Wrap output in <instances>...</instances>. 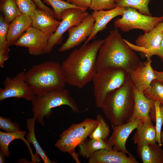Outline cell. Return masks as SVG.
Masks as SVG:
<instances>
[{
    "label": "cell",
    "instance_id": "5b68a950",
    "mask_svg": "<svg viewBox=\"0 0 163 163\" xmlns=\"http://www.w3.org/2000/svg\"><path fill=\"white\" fill-rule=\"evenodd\" d=\"M33 117L43 125L44 116L49 117L52 109L63 105L68 106L74 113H78L80 110L69 91L64 88L52 90L41 96L35 95L31 101Z\"/></svg>",
    "mask_w": 163,
    "mask_h": 163
},
{
    "label": "cell",
    "instance_id": "83f0119b",
    "mask_svg": "<svg viewBox=\"0 0 163 163\" xmlns=\"http://www.w3.org/2000/svg\"><path fill=\"white\" fill-rule=\"evenodd\" d=\"M150 0H114L117 6L130 7L135 9L141 13L152 16L148 7Z\"/></svg>",
    "mask_w": 163,
    "mask_h": 163
},
{
    "label": "cell",
    "instance_id": "44dd1931",
    "mask_svg": "<svg viewBox=\"0 0 163 163\" xmlns=\"http://www.w3.org/2000/svg\"><path fill=\"white\" fill-rule=\"evenodd\" d=\"M32 20L29 16L21 14L15 18L9 24L7 39L10 46L14 43L32 26Z\"/></svg>",
    "mask_w": 163,
    "mask_h": 163
},
{
    "label": "cell",
    "instance_id": "e0dca14e",
    "mask_svg": "<svg viewBox=\"0 0 163 163\" xmlns=\"http://www.w3.org/2000/svg\"><path fill=\"white\" fill-rule=\"evenodd\" d=\"M133 88L134 107L132 115L128 121L135 119L142 120H151L150 113L155 108V101L146 97L143 92L139 91L133 85Z\"/></svg>",
    "mask_w": 163,
    "mask_h": 163
},
{
    "label": "cell",
    "instance_id": "f1b7e54d",
    "mask_svg": "<svg viewBox=\"0 0 163 163\" xmlns=\"http://www.w3.org/2000/svg\"><path fill=\"white\" fill-rule=\"evenodd\" d=\"M96 120L98 124L93 132L89 136V138L95 139H107L110 133L108 124L103 117L97 114Z\"/></svg>",
    "mask_w": 163,
    "mask_h": 163
},
{
    "label": "cell",
    "instance_id": "f35d334b",
    "mask_svg": "<svg viewBox=\"0 0 163 163\" xmlns=\"http://www.w3.org/2000/svg\"><path fill=\"white\" fill-rule=\"evenodd\" d=\"M154 72L156 76V79L163 83V71H158L154 69Z\"/></svg>",
    "mask_w": 163,
    "mask_h": 163
},
{
    "label": "cell",
    "instance_id": "277c9868",
    "mask_svg": "<svg viewBox=\"0 0 163 163\" xmlns=\"http://www.w3.org/2000/svg\"><path fill=\"white\" fill-rule=\"evenodd\" d=\"M25 81L36 96L64 88L66 84L61 65L46 61L33 65L25 72Z\"/></svg>",
    "mask_w": 163,
    "mask_h": 163
},
{
    "label": "cell",
    "instance_id": "8fae6325",
    "mask_svg": "<svg viewBox=\"0 0 163 163\" xmlns=\"http://www.w3.org/2000/svg\"><path fill=\"white\" fill-rule=\"evenodd\" d=\"M95 21L91 14H89L80 23L67 30L69 37L58 49L60 52L69 50L79 46L86 41L93 30Z\"/></svg>",
    "mask_w": 163,
    "mask_h": 163
},
{
    "label": "cell",
    "instance_id": "7bdbcfd3",
    "mask_svg": "<svg viewBox=\"0 0 163 163\" xmlns=\"http://www.w3.org/2000/svg\"><path fill=\"white\" fill-rule=\"evenodd\" d=\"M161 143H163V130L161 131Z\"/></svg>",
    "mask_w": 163,
    "mask_h": 163
},
{
    "label": "cell",
    "instance_id": "ab89813d",
    "mask_svg": "<svg viewBox=\"0 0 163 163\" xmlns=\"http://www.w3.org/2000/svg\"><path fill=\"white\" fill-rule=\"evenodd\" d=\"M155 27L158 30L163 31V21L158 24Z\"/></svg>",
    "mask_w": 163,
    "mask_h": 163
},
{
    "label": "cell",
    "instance_id": "d6986e66",
    "mask_svg": "<svg viewBox=\"0 0 163 163\" xmlns=\"http://www.w3.org/2000/svg\"><path fill=\"white\" fill-rule=\"evenodd\" d=\"M32 27L49 36L56 30L61 21L56 20L43 10L37 8L31 17Z\"/></svg>",
    "mask_w": 163,
    "mask_h": 163
},
{
    "label": "cell",
    "instance_id": "836d02e7",
    "mask_svg": "<svg viewBox=\"0 0 163 163\" xmlns=\"http://www.w3.org/2000/svg\"><path fill=\"white\" fill-rule=\"evenodd\" d=\"M160 103L157 101L155 102V128L156 132V142L160 146L162 145L161 141V134L162 125V120L160 110Z\"/></svg>",
    "mask_w": 163,
    "mask_h": 163
},
{
    "label": "cell",
    "instance_id": "ffe728a7",
    "mask_svg": "<svg viewBox=\"0 0 163 163\" xmlns=\"http://www.w3.org/2000/svg\"><path fill=\"white\" fill-rule=\"evenodd\" d=\"M133 135V140L137 145L156 143V132L155 126L152 123L151 120H142Z\"/></svg>",
    "mask_w": 163,
    "mask_h": 163
},
{
    "label": "cell",
    "instance_id": "d6a6232c",
    "mask_svg": "<svg viewBox=\"0 0 163 163\" xmlns=\"http://www.w3.org/2000/svg\"><path fill=\"white\" fill-rule=\"evenodd\" d=\"M117 7L114 0H91L89 8L93 11L111 10Z\"/></svg>",
    "mask_w": 163,
    "mask_h": 163
},
{
    "label": "cell",
    "instance_id": "d4e9b609",
    "mask_svg": "<svg viewBox=\"0 0 163 163\" xmlns=\"http://www.w3.org/2000/svg\"><path fill=\"white\" fill-rule=\"evenodd\" d=\"M9 24L2 15H0V67L3 68L6 61L9 58L10 46L7 35Z\"/></svg>",
    "mask_w": 163,
    "mask_h": 163
},
{
    "label": "cell",
    "instance_id": "30bf717a",
    "mask_svg": "<svg viewBox=\"0 0 163 163\" xmlns=\"http://www.w3.org/2000/svg\"><path fill=\"white\" fill-rule=\"evenodd\" d=\"M24 70L18 72L13 78L6 77L3 82V88L0 89V101L11 98H23L32 101L35 95L25 81Z\"/></svg>",
    "mask_w": 163,
    "mask_h": 163
},
{
    "label": "cell",
    "instance_id": "cb8c5ba5",
    "mask_svg": "<svg viewBox=\"0 0 163 163\" xmlns=\"http://www.w3.org/2000/svg\"><path fill=\"white\" fill-rule=\"evenodd\" d=\"M79 155L88 159L95 152L101 149H113V145L109 139H86L78 146Z\"/></svg>",
    "mask_w": 163,
    "mask_h": 163
},
{
    "label": "cell",
    "instance_id": "ba28073f",
    "mask_svg": "<svg viewBox=\"0 0 163 163\" xmlns=\"http://www.w3.org/2000/svg\"><path fill=\"white\" fill-rule=\"evenodd\" d=\"M163 21V16L153 17L142 14L135 9L125 7L121 18H117L113 22L115 28L124 32L134 29L143 30L144 33L150 31L159 23Z\"/></svg>",
    "mask_w": 163,
    "mask_h": 163
},
{
    "label": "cell",
    "instance_id": "7c38bea8",
    "mask_svg": "<svg viewBox=\"0 0 163 163\" xmlns=\"http://www.w3.org/2000/svg\"><path fill=\"white\" fill-rule=\"evenodd\" d=\"M49 37L43 32L31 26L14 45L27 48L31 55H40L45 54Z\"/></svg>",
    "mask_w": 163,
    "mask_h": 163
},
{
    "label": "cell",
    "instance_id": "8d00e7d4",
    "mask_svg": "<svg viewBox=\"0 0 163 163\" xmlns=\"http://www.w3.org/2000/svg\"><path fill=\"white\" fill-rule=\"evenodd\" d=\"M36 5L37 8L43 10L53 18H55L54 11L53 9L46 6L41 0H32Z\"/></svg>",
    "mask_w": 163,
    "mask_h": 163
},
{
    "label": "cell",
    "instance_id": "7402d4cb",
    "mask_svg": "<svg viewBox=\"0 0 163 163\" xmlns=\"http://www.w3.org/2000/svg\"><path fill=\"white\" fill-rule=\"evenodd\" d=\"M26 133V132L25 131L19 130L10 133L4 132L0 131V152L6 157H9L10 153L8 147L10 143L15 139H21L24 142L28 147L30 153L32 162L34 163L38 162L39 160L38 155L33 153L29 142L24 138Z\"/></svg>",
    "mask_w": 163,
    "mask_h": 163
},
{
    "label": "cell",
    "instance_id": "60d3db41",
    "mask_svg": "<svg viewBox=\"0 0 163 163\" xmlns=\"http://www.w3.org/2000/svg\"><path fill=\"white\" fill-rule=\"evenodd\" d=\"M5 156L3 154V153L0 152V163H5Z\"/></svg>",
    "mask_w": 163,
    "mask_h": 163
},
{
    "label": "cell",
    "instance_id": "b9f144b4",
    "mask_svg": "<svg viewBox=\"0 0 163 163\" xmlns=\"http://www.w3.org/2000/svg\"><path fill=\"white\" fill-rule=\"evenodd\" d=\"M159 107L161 114L162 120V126H163V106L160 104Z\"/></svg>",
    "mask_w": 163,
    "mask_h": 163
},
{
    "label": "cell",
    "instance_id": "8992f818",
    "mask_svg": "<svg viewBox=\"0 0 163 163\" xmlns=\"http://www.w3.org/2000/svg\"><path fill=\"white\" fill-rule=\"evenodd\" d=\"M98 124L96 120L87 118L82 122L73 123L59 136L55 146L63 152L69 153L77 163H81L76 147L85 141L95 129Z\"/></svg>",
    "mask_w": 163,
    "mask_h": 163
},
{
    "label": "cell",
    "instance_id": "4fadbf2b",
    "mask_svg": "<svg viewBox=\"0 0 163 163\" xmlns=\"http://www.w3.org/2000/svg\"><path fill=\"white\" fill-rule=\"evenodd\" d=\"M163 31L155 27L149 32L140 34L135 40L136 45L124 39V41L134 50L144 54L146 57L155 55L162 37Z\"/></svg>",
    "mask_w": 163,
    "mask_h": 163
},
{
    "label": "cell",
    "instance_id": "7a4b0ae2",
    "mask_svg": "<svg viewBox=\"0 0 163 163\" xmlns=\"http://www.w3.org/2000/svg\"><path fill=\"white\" fill-rule=\"evenodd\" d=\"M135 52L124 41L118 29L110 31L104 39L97 55V71L110 67L119 68L128 73L142 62Z\"/></svg>",
    "mask_w": 163,
    "mask_h": 163
},
{
    "label": "cell",
    "instance_id": "52a82bcc",
    "mask_svg": "<svg viewBox=\"0 0 163 163\" xmlns=\"http://www.w3.org/2000/svg\"><path fill=\"white\" fill-rule=\"evenodd\" d=\"M128 73L124 69L110 67L97 71L92 81L96 107L101 109L108 93L122 85Z\"/></svg>",
    "mask_w": 163,
    "mask_h": 163
},
{
    "label": "cell",
    "instance_id": "4316f807",
    "mask_svg": "<svg viewBox=\"0 0 163 163\" xmlns=\"http://www.w3.org/2000/svg\"><path fill=\"white\" fill-rule=\"evenodd\" d=\"M0 10L4 19L9 24L21 14L15 0H0Z\"/></svg>",
    "mask_w": 163,
    "mask_h": 163
},
{
    "label": "cell",
    "instance_id": "9a60e30c",
    "mask_svg": "<svg viewBox=\"0 0 163 163\" xmlns=\"http://www.w3.org/2000/svg\"><path fill=\"white\" fill-rule=\"evenodd\" d=\"M142 121L133 120L117 126H112L113 131L108 139L113 145V149L123 152L128 155H131L126 149V142L131 133Z\"/></svg>",
    "mask_w": 163,
    "mask_h": 163
},
{
    "label": "cell",
    "instance_id": "f546056e",
    "mask_svg": "<svg viewBox=\"0 0 163 163\" xmlns=\"http://www.w3.org/2000/svg\"><path fill=\"white\" fill-rule=\"evenodd\" d=\"M143 93L149 98L158 101L163 106V83L156 79L152 82L150 86Z\"/></svg>",
    "mask_w": 163,
    "mask_h": 163
},
{
    "label": "cell",
    "instance_id": "1f68e13d",
    "mask_svg": "<svg viewBox=\"0 0 163 163\" xmlns=\"http://www.w3.org/2000/svg\"><path fill=\"white\" fill-rule=\"evenodd\" d=\"M21 14L31 17L37 9L32 0H15Z\"/></svg>",
    "mask_w": 163,
    "mask_h": 163
},
{
    "label": "cell",
    "instance_id": "4dcf8cb0",
    "mask_svg": "<svg viewBox=\"0 0 163 163\" xmlns=\"http://www.w3.org/2000/svg\"><path fill=\"white\" fill-rule=\"evenodd\" d=\"M43 2L51 6L54 12L55 18L58 20H61L62 14L64 10L70 8H80L63 0H43Z\"/></svg>",
    "mask_w": 163,
    "mask_h": 163
},
{
    "label": "cell",
    "instance_id": "ac0fdd59",
    "mask_svg": "<svg viewBox=\"0 0 163 163\" xmlns=\"http://www.w3.org/2000/svg\"><path fill=\"white\" fill-rule=\"evenodd\" d=\"M124 9V7L117 6L110 10L93 11L91 14L95 21L93 30L84 44L88 43L95 38L98 32L107 29V24L112 19L118 16H122Z\"/></svg>",
    "mask_w": 163,
    "mask_h": 163
},
{
    "label": "cell",
    "instance_id": "2e32d148",
    "mask_svg": "<svg viewBox=\"0 0 163 163\" xmlns=\"http://www.w3.org/2000/svg\"><path fill=\"white\" fill-rule=\"evenodd\" d=\"M115 150L101 149L93 154L88 159V163H138L132 155Z\"/></svg>",
    "mask_w": 163,
    "mask_h": 163
},
{
    "label": "cell",
    "instance_id": "9c48e42d",
    "mask_svg": "<svg viewBox=\"0 0 163 163\" xmlns=\"http://www.w3.org/2000/svg\"><path fill=\"white\" fill-rule=\"evenodd\" d=\"M87 10L70 8L62 12V21L56 31L49 37L45 53H50L55 46L62 44L63 34L70 27L78 24L89 14Z\"/></svg>",
    "mask_w": 163,
    "mask_h": 163
},
{
    "label": "cell",
    "instance_id": "3957f363",
    "mask_svg": "<svg viewBox=\"0 0 163 163\" xmlns=\"http://www.w3.org/2000/svg\"><path fill=\"white\" fill-rule=\"evenodd\" d=\"M134 105L133 85L128 75L123 84L107 94L101 108L112 126L127 122Z\"/></svg>",
    "mask_w": 163,
    "mask_h": 163
},
{
    "label": "cell",
    "instance_id": "5bb4252c",
    "mask_svg": "<svg viewBox=\"0 0 163 163\" xmlns=\"http://www.w3.org/2000/svg\"><path fill=\"white\" fill-rule=\"evenodd\" d=\"M146 61L142 63L128 74L134 86L143 92L150 86L152 82L156 79L151 63V57H147Z\"/></svg>",
    "mask_w": 163,
    "mask_h": 163
},
{
    "label": "cell",
    "instance_id": "6da1fadb",
    "mask_svg": "<svg viewBox=\"0 0 163 163\" xmlns=\"http://www.w3.org/2000/svg\"><path fill=\"white\" fill-rule=\"evenodd\" d=\"M104 39L83 44L69 54L61 65L66 84L80 89L92 79L97 71L98 51Z\"/></svg>",
    "mask_w": 163,
    "mask_h": 163
},
{
    "label": "cell",
    "instance_id": "603a6c76",
    "mask_svg": "<svg viewBox=\"0 0 163 163\" xmlns=\"http://www.w3.org/2000/svg\"><path fill=\"white\" fill-rule=\"evenodd\" d=\"M137 151L143 163H163V149L158 144L137 145Z\"/></svg>",
    "mask_w": 163,
    "mask_h": 163
},
{
    "label": "cell",
    "instance_id": "e575fe53",
    "mask_svg": "<svg viewBox=\"0 0 163 163\" xmlns=\"http://www.w3.org/2000/svg\"><path fill=\"white\" fill-rule=\"evenodd\" d=\"M0 128L5 132H12L20 130V125L16 123L13 122L9 118L0 117Z\"/></svg>",
    "mask_w": 163,
    "mask_h": 163
},
{
    "label": "cell",
    "instance_id": "d590c367",
    "mask_svg": "<svg viewBox=\"0 0 163 163\" xmlns=\"http://www.w3.org/2000/svg\"><path fill=\"white\" fill-rule=\"evenodd\" d=\"M66 1L78 8L86 9L89 8L91 2V0H66Z\"/></svg>",
    "mask_w": 163,
    "mask_h": 163
},
{
    "label": "cell",
    "instance_id": "74e56055",
    "mask_svg": "<svg viewBox=\"0 0 163 163\" xmlns=\"http://www.w3.org/2000/svg\"><path fill=\"white\" fill-rule=\"evenodd\" d=\"M155 55L158 56L163 62V34L159 47Z\"/></svg>",
    "mask_w": 163,
    "mask_h": 163
},
{
    "label": "cell",
    "instance_id": "484cf974",
    "mask_svg": "<svg viewBox=\"0 0 163 163\" xmlns=\"http://www.w3.org/2000/svg\"><path fill=\"white\" fill-rule=\"evenodd\" d=\"M35 119L34 117L28 119L26 121L28 133L27 136V140L29 143H31L36 151V154L39 155L45 163H52L51 161L46 155L37 141L34 131Z\"/></svg>",
    "mask_w": 163,
    "mask_h": 163
}]
</instances>
